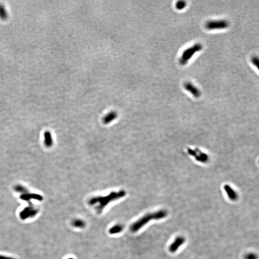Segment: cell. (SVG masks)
<instances>
[{"label":"cell","instance_id":"6da1fadb","mask_svg":"<svg viewBox=\"0 0 259 259\" xmlns=\"http://www.w3.org/2000/svg\"><path fill=\"white\" fill-rule=\"evenodd\" d=\"M167 215V211L164 210H161L153 213L147 214L133 223L130 226V230L133 233L137 232L151 220H160L165 218Z\"/></svg>","mask_w":259,"mask_h":259},{"label":"cell","instance_id":"7a4b0ae2","mask_svg":"<svg viewBox=\"0 0 259 259\" xmlns=\"http://www.w3.org/2000/svg\"><path fill=\"white\" fill-rule=\"evenodd\" d=\"M124 195V192H123L121 194H114L108 196L106 197H98L92 199L90 201L89 204L91 205H95L97 204L95 206V211L98 214L101 213L104 209L105 208L107 205L108 204L110 201L114 200L117 198H120L121 197Z\"/></svg>","mask_w":259,"mask_h":259},{"label":"cell","instance_id":"3957f363","mask_svg":"<svg viewBox=\"0 0 259 259\" xmlns=\"http://www.w3.org/2000/svg\"><path fill=\"white\" fill-rule=\"evenodd\" d=\"M202 48L203 46L201 44L197 43L184 50L179 59V61L180 64H186L194 55V54L196 53L197 52L200 51Z\"/></svg>","mask_w":259,"mask_h":259},{"label":"cell","instance_id":"277c9868","mask_svg":"<svg viewBox=\"0 0 259 259\" xmlns=\"http://www.w3.org/2000/svg\"><path fill=\"white\" fill-rule=\"evenodd\" d=\"M229 24L225 20H212L207 22L205 26L208 30H216L225 29L228 27Z\"/></svg>","mask_w":259,"mask_h":259},{"label":"cell","instance_id":"5b68a950","mask_svg":"<svg viewBox=\"0 0 259 259\" xmlns=\"http://www.w3.org/2000/svg\"><path fill=\"white\" fill-rule=\"evenodd\" d=\"M38 212V210L36 209L32 206H27L20 212V217L22 219L25 220L27 218L35 217Z\"/></svg>","mask_w":259,"mask_h":259},{"label":"cell","instance_id":"8992f818","mask_svg":"<svg viewBox=\"0 0 259 259\" xmlns=\"http://www.w3.org/2000/svg\"><path fill=\"white\" fill-rule=\"evenodd\" d=\"M188 152H189V154L195 157L196 160L202 163H206L208 160L209 158L208 155L205 153H204L201 151H199V150H198V154H199L198 155L196 154L195 150L189 149H188Z\"/></svg>","mask_w":259,"mask_h":259},{"label":"cell","instance_id":"52a82bcc","mask_svg":"<svg viewBox=\"0 0 259 259\" xmlns=\"http://www.w3.org/2000/svg\"><path fill=\"white\" fill-rule=\"evenodd\" d=\"M184 86L185 89L188 91L189 93H191V94L192 95L193 97H195V98H199L201 95L200 91L199 90L197 87H196L191 83H186L184 84Z\"/></svg>","mask_w":259,"mask_h":259},{"label":"cell","instance_id":"ba28073f","mask_svg":"<svg viewBox=\"0 0 259 259\" xmlns=\"http://www.w3.org/2000/svg\"><path fill=\"white\" fill-rule=\"evenodd\" d=\"M185 242V239L184 237L181 236L177 237L172 244L170 245L169 247L170 252L172 253L176 252L178 250V248H179V247L183 245Z\"/></svg>","mask_w":259,"mask_h":259},{"label":"cell","instance_id":"9c48e42d","mask_svg":"<svg viewBox=\"0 0 259 259\" xmlns=\"http://www.w3.org/2000/svg\"><path fill=\"white\" fill-rule=\"evenodd\" d=\"M224 190L226 192L227 196L231 201L237 200L238 199V194L233 189L229 186V185H226L224 186Z\"/></svg>","mask_w":259,"mask_h":259},{"label":"cell","instance_id":"30bf717a","mask_svg":"<svg viewBox=\"0 0 259 259\" xmlns=\"http://www.w3.org/2000/svg\"><path fill=\"white\" fill-rule=\"evenodd\" d=\"M20 198L23 200L27 201H28L31 199H35L37 200L41 201L42 200L43 197L40 195L37 194H34V193H25L22 195L20 196Z\"/></svg>","mask_w":259,"mask_h":259},{"label":"cell","instance_id":"8fae6325","mask_svg":"<svg viewBox=\"0 0 259 259\" xmlns=\"http://www.w3.org/2000/svg\"><path fill=\"white\" fill-rule=\"evenodd\" d=\"M123 230V226L120 224H117L111 227L109 230V232L111 234H117L120 233Z\"/></svg>","mask_w":259,"mask_h":259},{"label":"cell","instance_id":"7c38bea8","mask_svg":"<svg viewBox=\"0 0 259 259\" xmlns=\"http://www.w3.org/2000/svg\"><path fill=\"white\" fill-rule=\"evenodd\" d=\"M72 225L73 227L77 229H84L86 226V223L82 219H76L73 220Z\"/></svg>","mask_w":259,"mask_h":259},{"label":"cell","instance_id":"4fadbf2b","mask_svg":"<svg viewBox=\"0 0 259 259\" xmlns=\"http://www.w3.org/2000/svg\"><path fill=\"white\" fill-rule=\"evenodd\" d=\"M8 14L4 5L0 4V18L2 20H6L8 18Z\"/></svg>","mask_w":259,"mask_h":259},{"label":"cell","instance_id":"5bb4252c","mask_svg":"<svg viewBox=\"0 0 259 259\" xmlns=\"http://www.w3.org/2000/svg\"><path fill=\"white\" fill-rule=\"evenodd\" d=\"M45 145L47 146H51L52 144V139L51 134L48 132H46L44 134Z\"/></svg>","mask_w":259,"mask_h":259},{"label":"cell","instance_id":"9a60e30c","mask_svg":"<svg viewBox=\"0 0 259 259\" xmlns=\"http://www.w3.org/2000/svg\"><path fill=\"white\" fill-rule=\"evenodd\" d=\"M186 6V2L185 1H178L176 4V8L178 10H182Z\"/></svg>","mask_w":259,"mask_h":259},{"label":"cell","instance_id":"2e32d148","mask_svg":"<svg viewBox=\"0 0 259 259\" xmlns=\"http://www.w3.org/2000/svg\"><path fill=\"white\" fill-rule=\"evenodd\" d=\"M251 61L259 70V58L257 57H253L251 59Z\"/></svg>","mask_w":259,"mask_h":259},{"label":"cell","instance_id":"e0dca14e","mask_svg":"<svg viewBox=\"0 0 259 259\" xmlns=\"http://www.w3.org/2000/svg\"><path fill=\"white\" fill-rule=\"evenodd\" d=\"M14 189L17 192H27L26 189L21 185H17V186H15Z\"/></svg>","mask_w":259,"mask_h":259},{"label":"cell","instance_id":"ac0fdd59","mask_svg":"<svg viewBox=\"0 0 259 259\" xmlns=\"http://www.w3.org/2000/svg\"><path fill=\"white\" fill-rule=\"evenodd\" d=\"M246 259H257V256L254 254H248L246 255Z\"/></svg>","mask_w":259,"mask_h":259},{"label":"cell","instance_id":"d6986e66","mask_svg":"<svg viewBox=\"0 0 259 259\" xmlns=\"http://www.w3.org/2000/svg\"><path fill=\"white\" fill-rule=\"evenodd\" d=\"M0 259H14V258H11V257H7L5 256L2 255H0Z\"/></svg>","mask_w":259,"mask_h":259},{"label":"cell","instance_id":"ffe728a7","mask_svg":"<svg viewBox=\"0 0 259 259\" xmlns=\"http://www.w3.org/2000/svg\"><path fill=\"white\" fill-rule=\"evenodd\" d=\"M73 259V258H69V259Z\"/></svg>","mask_w":259,"mask_h":259},{"label":"cell","instance_id":"44dd1931","mask_svg":"<svg viewBox=\"0 0 259 259\" xmlns=\"http://www.w3.org/2000/svg\"></svg>","mask_w":259,"mask_h":259}]
</instances>
